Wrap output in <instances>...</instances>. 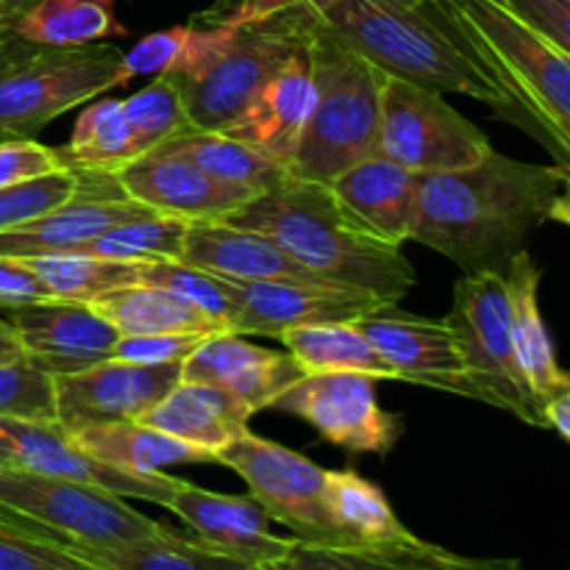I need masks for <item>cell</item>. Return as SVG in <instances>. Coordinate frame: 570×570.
Returning <instances> with one entry per match:
<instances>
[{
  "mask_svg": "<svg viewBox=\"0 0 570 570\" xmlns=\"http://www.w3.org/2000/svg\"><path fill=\"white\" fill-rule=\"evenodd\" d=\"M276 340H282L287 354L298 362L304 373H365L379 382L382 379L399 382L387 362L354 326V321L298 326L278 334Z\"/></svg>",
  "mask_w": 570,
  "mask_h": 570,
  "instance_id": "cell-31",
  "label": "cell"
},
{
  "mask_svg": "<svg viewBox=\"0 0 570 570\" xmlns=\"http://www.w3.org/2000/svg\"><path fill=\"white\" fill-rule=\"evenodd\" d=\"M395 3H401V6H423V3H429V0H395Z\"/></svg>",
  "mask_w": 570,
  "mask_h": 570,
  "instance_id": "cell-52",
  "label": "cell"
},
{
  "mask_svg": "<svg viewBox=\"0 0 570 570\" xmlns=\"http://www.w3.org/2000/svg\"><path fill=\"white\" fill-rule=\"evenodd\" d=\"M384 301L360 289L321 282H254L239 284V309L228 334L278 337L298 326L356 321Z\"/></svg>",
  "mask_w": 570,
  "mask_h": 570,
  "instance_id": "cell-19",
  "label": "cell"
},
{
  "mask_svg": "<svg viewBox=\"0 0 570 570\" xmlns=\"http://www.w3.org/2000/svg\"><path fill=\"white\" fill-rule=\"evenodd\" d=\"M109 178L126 198L137 200L145 209L187 223H226L234 212L256 198L250 189L220 181L193 161L159 150L128 161Z\"/></svg>",
  "mask_w": 570,
  "mask_h": 570,
  "instance_id": "cell-16",
  "label": "cell"
},
{
  "mask_svg": "<svg viewBox=\"0 0 570 570\" xmlns=\"http://www.w3.org/2000/svg\"><path fill=\"white\" fill-rule=\"evenodd\" d=\"M0 518L65 546H122L167 532L120 495L20 465L0 468Z\"/></svg>",
  "mask_w": 570,
  "mask_h": 570,
  "instance_id": "cell-8",
  "label": "cell"
},
{
  "mask_svg": "<svg viewBox=\"0 0 570 570\" xmlns=\"http://www.w3.org/2000/svg\"><path fill=\"white\" fill-rule=\"evenodd\" d=\"M98 570H250L245 562L167 529L159 538L122 546H70Z\"/></svg>",
  "mask_w": 570,
  "mask_h": 570,
  "instance_id": "cell-33",
  "label": "cell"
},
{
  "mask_svg": "<svg viewBox=\"0 0 570 570\" xmlns=\"http://www.w3.org/2000/svg\"><path fill=\"white\" fill-rule=\"evenodd\" d=\"M376 154L415 176H434L479 165L493 145L440 92L384 76Z\"/></svg>",
  "mask_w": 570,
  "mask_h": 570,
  "instance_id": "cell-10",
  "label": "cell"
},
{
  "mask_svg": "<svg viewBox=\"0 0 570 570\" xmlns=\"http://www.w3.org/2000/svg\"><path fill=\"white\" fill-rule=\"evenodd\" d=\"M0 429L11 440L17 465L28 468V471L48 473V476L67 479V482L106 490L120 499H139L159 507H165L181 484V479L167 476V473H131L109 465V462H100L98 456L83 451L59 423L0 417Z\"/></svg>",
  "mask_w": 570,
  "mask_h": 570,
  "instance_id": "cell-17",
  "label": "cell"
},
{
  "mask_svg": "<svg viewBox=\"0 0 570 570\" xmlns=\"http://www.w3.org/2000/svg\"><path fill=\"white\" fill-rule=\"evenodd\" d=\"M181 382V365H139L109 356L92 367L53 376L56 423L65 432L117 421H142Z\"/></svg>",
  "mask_w": 570,
  "mask_h": 570,
  "instance_id": "cell-13",
  "label": "cell"
},
{
  "mask_svg": "<svg viewBox=\"0 0 570 570\" xmlns=\"http://www.w3.org/2000/svg\"><path fill=\"white\" fill-rule=\"evenodd\" d=\"M3 9H6V0H0V28H3Z\"/></svg>",
  "mask_w": 570,
  "mask_h": 570,
  "instance_id": "cell-53",
  "label": "cell"
},
{
  "mask_svg": "<svg viewBox=\"0 0 570 570\" xmlns=\"http://www.w3.org/2000/svg\"><path fill=\"white\" fill-rule=\"evenodd\" d=\"M0 570H98L70 546L0 518Z\"/></svg>",
  "mask_w": 570,
  "mask_h": 570,
  "instance_id": "cell-41",
  "label": "cell"
},
{
  "mask_svg": "<svg viewBox=\"0 0 570 570\" xmlns=\"http://www.w3.org/2000/svg\"><path fill=\"white\" fill-rule=\"evenodd\" d=\"M267 570H527L518 560H482L410 538L373 546H315L293 538L287 554Z\"/></svg>",
  "mask_w": 570,
  "mask_h": 570,
  "instance_id": "cell-25",
  "label": "cell"
},
{
  "mask_svg": "<svg viewBox=\"0 0 570 570\" xmlns=\"http://www.w3.org/2000/svg\"><path fill=\"white\" fill-rule=\"evenodd\" d=\"M70 438L100 462H109V465L131 473H161V468L215 462L206 451L193 449L159 429H150L142 421L100 423V426L70 432Z\"/></svg>",
  "mask_w": 570,
  "mask_h": 570,
  "instance_id": "cell-29",
  "label": "cell"
},
{
  "mask_svg": "<svg viewBox=\"0 0 570 570\" xmlns=\"http://www.w3.org/2000/svg\"><path fill=\"white\" fill-rule=\"evenodd\" d=\"M65 170L59 150L31 137L0 139V189Z\"/></svg>",
  "mask_w": 570,
  "mask_h": 570,
  "instance_id": "cell-45",
  "label": "cell"
},
{
  "mask_svg": "<svg viewBox=\"0 0 570 570\" xmlns=\"http://www.w3.org/2000/svg\"><path fill=\"white\" fill-rule=\"evenodd\" d=\"M215 462L232 468L248 484V495L295 534L301 543L334 546L332 527L323 512L326 468L309 456L259 438L245 429L237 440L215 454Z\"/></svg>",
  "mask_w": 570,
  "mask_h": 570,
  "instance_id": "cell-11",
  "label": "cell"
},
{
  "mask_svg": "<svg viewBox=\"0 0 570 570\" xmlns=\"http://www.w3.org/2000/svg\"><path fill=\"white\" fill-rule=\"evenodd\" d=\"M543 429L560 434V440L570 443V390L557 393L543 404Z\"/></svg>",
  "mask_w": 570,
  "mask_h": 570,
  "instance_id": "cell-48",
  "label": "cell"
},
{
  "mask_svg": "<svg viewBox=\"0 0 570 570\" xmlns=\"http://www.w3.org/2000/svg\"><path fill=\"white\" fill-rule=\"evenodd\" d=\"M156 150L193 161L195 167H200L209 176L220 178L226 184H237V187L250 189L256 195L289 176L278 161L267 159L265 154L223 131H189Z\"/></svg>",
  "mask_w": 570,
  "mask_h": 570,
  "instance_id": "cell-34",
  "label": "cell"
},
{
  "mask_svg": "<svg viewBox=\"0 0 570 570\" xmlns=\"http://www.w3.org/2000/svg\"><path fill=\"white\" fill-rule=\"evenodd\" d=\"M187 228V220L148 212L142 217H131V220L106 228L104 234L72 250H83V254L111 262H137V265L139 262L178 259Z\"/></svg>",
  "mask_w": 570,
  "mask_h": 570,
  "instance_id": "cell-37",
  "label": "cell"
},
{
  "mask_svg": "<svg viewBox=\"0 0 570 570\" xmlns=\"http://www.w3.org/2000/svg\"><path fill=\"white\" fill-rule=\"evenodd\" d=\"M206 332H170V334H139V337H117L111 356L139 365H181L204 340Z\"/></svg>",
  "mask_w": 570,
  "mask_h": 570,
  "instance_id": "cell-44",
  "label": "cell"
},
{
  "mask_svg": "<svg viewBox=\"0 0 570 570\" xmlns=\"http://www.w3.org/2000/svg\"><path fill=\"white\" fill-rule=\"evenodd\" d=\"M193 56V26H173L139 39L131 50L122 53V81L137 76H181Z\"/></svg>",
  "mask_w": 570,
  "mask_h": 570,
  "instance_id": "cell-43",
  "label": "cell"
},
{
  "mask_svg": "<svg viewBox=\"0 0 570 570\" xmlns=\"http://www.w3.org/2000/svg\"><path fill=\"white\" fill-rule=\"evenodd\" d=\"M315 106L287 173L298 181L332 184L379 148L384 72L315 26L309 39Z\"/></svg>",
  "mask_w": 570,
  "mask_h": 570,
  "instance_id": "cell-5",
  "label": "cell"
},
{
  "mask_svg": "<svg viewBox=\"0 0 570 570\" xmlns=\"http://www.w3.org/2000/svg\"><path fill=\"white\" fill-rule=\"evenodd\" d=\"M137 200L126 198L117 189V195L104 193H83V181L78 193L67 204L22 223V226L0 232V256H42L59 254V250L81 248L83 243L104 234L106 228L126 223L131 217L148 215Z\"/></svg>",
  "mask_w": 570,
  "mask_h": 570,
  "instance_id": "cell-24",
  "label": "cell"
},
{
  "mask_svg": "<svg viewBox=\"0 0 570 570\" xmlns=\"http://www.w3.org/2000/svg\"><path fill=\"white\" fill-rule=\"evenodd\" d=\"M139 284H154V287L178 295L187 304L198 306L200 312L220 321L226 328H232L234 315L239 309L237 282H228V278L200 271V267L187 265L181 259L142 262L139 265Z\"/></svg>",
  "mask_w": 570,
  "mask_h": 570,
  "instance_id": "cell-39",
  "label": "cell"
},
{
  "mask_svg": "<svg viewBox=\"0 0 570 570\" xmlns=\"http://www.w3.org/2000/svg\"><path fill=\"white\" fill-rule=\"evenodd\" d=\"M304 376L298 362L284 351H267L243 334H212L181 362V382L212 384L243 404L250 415L271 410L273 401Z\"/></svg>",
  "mask_w": 570,
  "mask_h": 570,
  "instance_id": "cell-20",
  "label": "cell"
},
{
  "mask_svg": "<svg viewBox=\"0 0 570 570\" xmlns=\"http://www.w3.org/2000/svg\"><path fill=\"white\" fill-rule=\"evenodd\" d=\"M315 26L317 17L306 11L232 22L220 48L198 70L176 76L195 131L232 126L250 98L309 45Z\"/></svg>",
  "mask_w": 570,
  "mask_h": 570,
  "instance_id": "cell-7",
  "label": "cell"
},
{
  "mask_svg": "<svg viewBox=\"0 0 570 570\" xmlns=\"http://www.w3.org/2000/svg\"><path fill=\"white\" fill-rule=\"evenodd\" d=\"M122 50L33 45L0 28V139L33 137L65 111L122 87Z\"/></svg>",
  "mask_w": 570,
  "mask_h": 570,
  "instance_id": "cell-6",
  "label": "cell"
},
{
  "mask_svg": "<svg viewBox=\"0 0 570 570\" xmlns=\"http://www.w3.org/2000/svg\"><path fill=\"white\" fill-rule=\"evenodd\" d=\"M309 48V45H306ZM306 48L287 61L259 92L250 98L243 115L223 128V134L250 145L267 159L278 161L287 170L295 154L301 131L315 106V81H312L309 53Z\"/></svg>",
  "mask_w": 570,
  "mask_h": 570,
  "instance_id": "cell-21",
  "label": "cell"
},
{
  "mask_svg": "<svg viewBox=\"0 0 570 570\" xmlns=\"http://www.w3.org/2000/svg\"><path fill=\"white\" fill-rule=\"evenodd\" d=\"M59 156L70 170L106 178L120 170V167H126L128 161L137 159L131 128H128L126 115H122L120 100L104 98L98 104L87 106L78 115L70 142Z\"/></svg>",
  "mask_w": 570,
  "mask_h": 570,
  "instance_id": "cell-35",
  "label": "cell"
},
{
  "mask_svg": "<svg viewBox=\"0 0 570 570\" xmlns=\"http://www.w3.org/2000/svg\"><path fill=\"white\" fill-rule=\"evenodd\" d=\"M317 26L387 78L440 95H468L521 126L510 95L484 70L476 50L468 45L440 0L423 6L340 0L317 17Z\"/></svg>",
  "mask_w": 570,
  "mask_h": 570,
  "instance_id": "cell-3",
  "label": "cell"
},
{
  "mask_svg": "<svg viewBox=\"0 0 570 570\" xmlns=\"http://www.w3.org/2000/svg\"><path fill=\"white\" fill-rule=\"evenodd\" d=\"M226 223L267 234L317 278L376 295L384 304H399L417 284L401 245L384 243L351 220L328 184L287 176L250 198Z\"/></svg>",
  "mask_w": 570,
  "mask_h": 570,
  "instance_id": "cell-2",
  "label": "cell"
},
{
  "mask_svg": "<svg viewBox=\"0 0 570 570\" xmlns=\"http://www.w3.org/2000/svg\"><path fill=\"white\" fill-rule=\"evenodd\" d=\"M323 512L332 527L334 546H373L410 538L384 490L356 471H326Z\"/></svg>",
  "mask_w": 570,
  "mask_h": 570,
  "instance_id": "cell-28",
  "label": "cell"
},
{
  "mask_svg": "<svg viewBox=\"0 0 570 570\" xmlns=\"http://www.w3.org/2000/svg\"><path fill=\"white\" fill-rule=\"evenodd\" d=\"M562 53H570V0H499Z\"/></svg>",
  "mask_w": 570,
  "mask_h": 570,
  "instance_id": "cell-46",
  "label": "cell"
},
{
  "mask_svg": "<svg viewBox=\"0 0 570 570\" xmlns=\"http://www.w3.org/2000/svg\"><path fill=\"white\" fill-rule=\"evenodd\" d=\"M78 187H81V176L70 167L33 178V181L3 187L0 189V232L22 226L33 217L67 204L78 193Z\"/></svg>",
  "mask_w": 570,
  "mask_h": 570,
  "instance_id": "cell-42",
  "label": "cell"
},
{
  "mask_svg": "<svg viewBox=\"0 0 570 570\" xmlns=\"http://www.w3.org/2000/svg\"><path fill=\"white\" fill-rule=\"evenodd\" d=\"M165 510L181 518L200 543L250 568L276 566L293 543L271 532V515L250 495L212 493L181 479Z\"/></svg>",
  "mask_w": 570,
  "mask_h": 570,
  "instance_id": "cell-18",
  "label": "cell"
},
{
  "mask_svg": "<svg viewBox=\"0 0 570 570\" xmlns=\"http://www.w3.org/2000/svg\"><path fill=\"white\" fill-rule=\"evenodd\" d=\"M120 106L128 128H131L137 159L161 148L170 139L195 131L187 106H184L181 87H178L176 76H167V72L156 76L154 83L134 92L131 98L120 100Z\"/></svg>",
  "mask_w": 570,
  "mask_h": 570,
  "instance_id": "cell-38",
  "label": "cell"
},
{
  "mask_svg": "<svg viewBox=\"0 0 570 570\" xmlns=\"http://www.w3.org/2000/svg\"><path fill=\"white\" fill-rule=\"evenodd\" d=\"M39 0H6V9H3V28H9L11 22L17 20L20 14H26L28 9H33Z\"/></svg>",
  "mask_w": 570,
  "mask_h": 570,
  "instance_id": "cell-50",
  "label": "cell"
},
{
  "mask_svg": "<svg viewBox=\"0 0 570 570\" xmlns=\"http://www.w3.org/2000/svg\"><path fill=\"white\" fill-rule=\"evenodd\" d=\"M351 220L390 245H404L415 226L421 176L373 154L340 173L332 184Z\"/></svg>",
  "mask_w": 570,
  "mask_h": 570,
  "instance_id": "cell-23",
  "label": "cell"
},
{
  "mask_svg": "<svg viewBox=\"0 0 570 570\" xmlns=\"http://www.w3.org/2000/svg\"><path fill=\"white\" fill-rule=\"evenodd\" d=\"M3 312L20 337L26 362L48 376H67L109 360L120 337L89 301L45 298Z\"/></svg>",
  "mask_w": 570,
  "mask_h": 570,
  "instance_id": "cell-15",
  "label": "cell"
},
{
  "mask_svg": "<svg viewBox=\"0 0 570 570\" xmlns=\"http://www.w3.org/2000/svg\"><path fill=\"white\" fill-rule=\"evenodd\" d=\"M14 259V256H11ZM22 265L45 284L50 298L95 301L111 289L139 284L142 262H111L83 250H59V254L22 256Z\"/></svg>",
  "mask_w": 570,
  "mask_h": 570,
  "instance_id": "cell-36",
  "label": "cell"
},
{
  "mask_svg": "<svg viewBox=\"0 0 570 570\" xmlns=\"http://www.w3.org/2000/svg\"><path fill=\"white\" fill-rule=\"evenodd\" d=\"M0 417L56 423L53 376L31 362H0Z\"/></svg>",
  "mask_w": 570,
  "mask_h": 570,
  "instance_id": "cell-40",
  "label": "cell"
},
{
  "mask_svg": "<svg viewBox=\"0 0 570 570\" xmlns=\"http://www.w3.org/2000/svg\"><path fill=\"white\" fill-rule=\"evenodd\" d=\"M120 337H139V334H170V332H228L220 321L200 312L198 306L187 304L178 295L154 284H128V287L111 289L89 301Z\"/></svg>",
  "mask_w": 570,
  "mask_h": 570,
  "instance_id": "cell-30",
  "label": "cell"
},
{
  "mask_svg": "<svg viewBox=\"0 0 570 570\" xmlns=\"http://www.w3.org/2000/svg\"><path fill=\"white\" fill-rule=\"evenodd\" d=\"M271 410L301 417L348 454H390L404 432L399 415L379 404V379L365 373H304Z\"/></svg>",
  "mask_w": 570,
  "mask_h": 570,
  "instance_id": "cell-12",
  "label": "cell"
},
{
  "mask_svg": "<svg viewBox=\"0 0 570 570\" xmlns=\"http://www.w3.org/2000/svg\"><path fill=\"white\" fill-rule=\"evenodd\" d=\"M568 223V167L490 154L479 165L421 176L410 239L462 273H504L543 223Z\"/></svg>",
  "mask_w": 570,
  "mask_h": 570,
  "instance_id": "cell-1",
  "label": "cell"
},
{
  "mask_svg": "<svg viewBox=\"0 0 570 570\" xmlns=\"http://www.w3.org/2000/svg\"><path fill=\"white\" fill-rule=\"evenodd\" d=\"M6 465H17V456H14V449H11V440L6 438V432L0 429V468Z\"/></svg>",
  "mask_w": 570,
  "mask_h": 570,
  "instance_id": "cell-51",
  "label": "cell"
},
{
  "mask_svg": "<svg viewBox=\"0 0 570 570\" xmlns=\"http://www.w3.org/2000/svg\"><path fill=\"white\" fill-rule=\"evenodd\" d=\"M181 262L237 284L254 282H323L278 248L267 234L232 223H189ZM337 287V284H334Z\"/></svg>",
  "mask_w": 570,
  "mask_h": 570,
  "instance_id": "cell-22",
  "label": "cell"
},
{
  "mask_svg": "<svg viewBox=\"0 0 570 570\" xmlns=\"http://www.w3.org/2000/svg\"><path fill=\"white\" fill-rule=\"evenodd\" d=\"M117 0H39L33 9L17 17L11 33L33 45L76 48L126 37L128 28L117 20Z\"/></svg>",
  "mask_w": 570,
  "mask_h": 570,
  "instance_id": "cell-32",
  "label": "cell"
},
{
  "mask_svg": "<svg viewBox=\"0 0 570 570\" xmlns=\"http://www.w3.org/2000/svg\"><path fill=\"white\" fill-rule=\"evenodd\" d=\"M26 360V351H22L20 337L14 334V328L0 317V362H20Z\"/></svg>",
  "mask_w": 570,
  "mask_h": 570,
  "instance_id": "cell-49",
  "label": "cell"
},
{
  "mask_svg": "<svg viewBox=\"0 0 570 570\" xmlns=\"http://www.w3.org/2000/svg\"><path fill=\"white\" fill-rule=\"evenodd\" d=\"M354 326L365 334L367 343L387 362L399 382L476 399V390L468 379L456 340L445 321H432L399 309L395 304H382L356 317Z\"/></svg>",
  "mask_w": 570,
  "mask_h": 570,
  "instance_id": "cell-14",
  "label": "cell"
},
{
  "mask_svg": "<svg viewBox=\"0 0 570 570\" xmlns=\"http://www.w3.org/2000/svg\"><path fill=\"white\" fill-rule=\"evenodd\" d=\"M484 70L510 95L521 128L570 167V53L540 37L499 0H440Z\"/></svg>",
  "mask_w": 570,
  "mask_h": 570,
  "instance_id": "cell-4",
  "label": "cell"
},
{
  "mask_svg": "<svg viewBox=\"0 0 570 570\" xmlns=\"http://www.w3.org/2000/svg\"><path fill=\"white\" fill-rule=\"evenodd\" d=\"M443 321L454 334L476 399L543 429V406L518 362L504 273H465L454 284V306Z\"/></svg>",
  "mask_w": 570,
  "mask_h": 570,
  "instance_id": "cell-9",
  "label": "cell"
},
{
  "mask_svg": "<svg viewBox=\"0 0 570 570\" xmlns=\"http://www.w3.org/2000/svg\"><path fill=\"white\" fill-rule=\"evenodd\" d=\"M250 412L212 384L178 382L159 404L145 412L142 423L170 434L193 449L215 454L248 429Z\"/></svg>",
  "mask_w": 570,
  "mask_h": 570,
  "instance_id": "cell-27",
  "label": "cell"
},
{
  "mask_svg": "<svg viewBox=\"0 0 570 570\" xmlns=\"http://www.w3.org/2000/svg\"><path fill=\"white\" fill-rule=\"evenodd\" d=\"M540 278H543V271L534 265L527 248L518 250L510 259V265L504 267L518 362H521V371L527 376L529 387H532L534 399L543 406L557 393L570 390V376L562 371L560 360H557L549 326H546L543 312H540Z\"/></svg>",
  "mask_w": 570,
  "mask_h": 570,
  "instance_id": "cell-26",
  "label": "cell"
},
{
  "mask_svg": "<svg viewBox=\"0 0 570 570\" xmlns=\"http://www.w3.org/2000/svg\"><path fill=\"white\" fill-rule=\"evenodd\" d=\"M250 570H267V568H250Z\"/></svg>",
  "mask_w": 570,
  "mask_h": 570,
  "instance_id": "cell-54",
  "label": "cell"
},
{
  "mask_svg": "<svg viewBox=\"0 0 570 570\" xmlns=\"http://www.w3.org/2000/svg\"><path fill=\"white\" fill-rule=\"evenodd\" d=\"M50 298L45 284L22 265V259L0 256V309Z\"/></svg>",
  "mask_w": 570,
  "mask_h": 570,
  "instance_id": "cell-47",
  "label": "cell"
}]
</instances>
